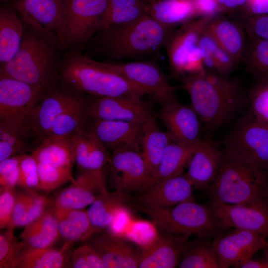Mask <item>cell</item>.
Returning <instances> with one entry per match:
<instances>
[{
    "label": "cell",
    "instance_id": "1",
    "mask_svg": "<svg viewBox=\"0 0 268 268\" xmlns=\"http://www.w3.org/2000/svg\"><path fill=\"white\" fill-rule=\"evenodd\" d=\"M180 81L179 88L188 93L191 107L210 130L223 125L248 102L237 80L216 72L204 70L189 73Z\"/></svg>",
    "mask_w": 268,
    "mask_h": 268
},
{
    "label": "cell",
    "instance_id": "2",
    "mask_svg": "<svg viewBox=\"0 0 268 268\" xmlns=\"http://www.w3.org/2000/svg\"><path fill=\"white\" fill-rule=\"evenodd\" d=\"M174 29L145 14L131 22L102 29L93 38L96 50L106 58L137 60L157 54Z\"/></svg>",
    "mask_w": 268,
    "mask_h": 268
},
{
    "label": "cell",
    "instance_id": "3",
    "mask_svg": "<svg viewBox=\"0 0 268 268\" xmlns=\"http://www.w3.org/2000/svg\"><path fill=\"white\" fill-rule=\"evenodd\" d=\"M214 182L206 192L209 201L229 204L268 203V171L225 149Z\"/></svg>",
    "mask_w": 268,
    "mask_h": 268
},
{
    "label": "cell",
    "instance_id": "4",
    "mask_svg": "<svg viewBox=\"0 0 268 268\" xmlns=\"http://www.w3.org/2000/svg\"><path fill=\"white\" fill-rule=\"evenodd\" d=\"M60 76L78 92L99 97L134 95L142 97L146 92L125 78L78 53L67 55L62 61Z\"/></svg>",
    "mask_w": 268,
    "mask_h": 268
},
{
    "label": "cell",
    "instance_id": "5",
    "mask_svg": "<svg viewBox=\"0 0 268 268\" xmlns=\"http://www.w3.org/2000/svg\"><path fill=\"white\" fill-rule=\"evenodd\" d=\"M135 210L146 215L157 227L176 235H195L213 239L228 227L215 213L209 202L186 201L165 208H153L129 202Z\"/></svg>",
    "mask_w": 268,
    "mask_h": 268
},
{
    "label": "cell",
    "instance_id": "6",
    "mask_svg": "<svg viewBox=\"0 0 268 268\" xmlns=\"http://www.w3.org/2000/svg\"><path fill=\"white\" fill-rule=\"evenodd\" d=\"M56 60L54 46L46 38L24 34L16 53L1 66L0 75L47 89L53 80Z\"/></svg>",
    "mask_w": 268,
    "mask_h": 268
},
{
    "label": "cell",
    "instance_id": "7",
    "mask_svg": "<svg viewBox=\"0 0 268 268\" xmlns=\"http://www.w3.org/2000/svg\"><path fill=\"white\" fill-rule=\"evenodd\" d=\"M108 0H62L56 32L61 49L81 47L101 29Z\"/></svg>",
    "mask_w": 268,
    "mask_h": 268
},
{
    "label": "cell",
    "instance_id": "8",
    "mask_svg": "<svg viewBox=\"0 0 268 268\" xmlns=\"http://www.w3.org/2000/svg\"><path fill=\"white\" fill-rule=\"evenodd\" d=\"M46 89L0 75V125L23 136L32 130L35 108Z\"/></svg>",
    "mask_w": 268,
    "mask_h": 268
},
{
    "label": "cell",
    "instance_id": "9",
    "mask_svg": "<svg viewBox=\"0 0 268 268\" xmlns=\"http://www.w3.org/2000/svg\"><path fill=\"white\" fill-rule=\"evenodd\" d=\"M214 16H203L174 29L164 46L171 74L181 78L189 73L205 70L199 45L201 35Z\"/></svg>",
    "mask_w": 268,
    "mask_h": 268
},
{
    "label": "cell",
    "instance_id": "10",
    "mask_svg": "<svg viewBox=\"0 0 268 268\" xmlns=\"http://www.w3.org/2000/svg\"><path fill=\"white\" fill-rule=\"evenodd\" d=\"M99 63L145 90L161 106L177 100V87L169 83L160 66L153 60Z\"/></svg>",
    "mask_w": 268,
    "mask_h": 268
},
{
    "label": "cell",
    "instance_id": "11",
    "mask_svg": "<svg viewBox=\"0 0 268 268\" xmlns=\"http://www.w3.org/2000/svg\"><path fill=\"white\" fill-rule=\"evenodd\" d=\"M225 149L268 171V125L250 113L226 136Z\"/></svg>",
    "mask_w": 268,
    "mask_h": 268
},
{
    "label": "cell",
    "instance_id": "12",
    "mask_svg": "<svg viewBox=\"0 0 268 268\" xmlns=\"http://www.w3.org/2000/svg\"><path fill=\"white\" fill-rule=\"evenodd\" d=\"M112 151L109 180L115 191L130 196L150 186L152 177L140 152L123 148Z\"/></svg>",
    "mask_w": 268,
    "mask_h": 268
},
{
    "label": "cell",
    "instance_id": "13",
    "mask_svg": "<svg viewBox=\"0 0 268 268\" xmlns=\"http://www.w3.org/2000/svg\"><path fill=\"white\" fill-rule=\"evenodd\" d=\"M222 268H238L242 263L268 246L264 236L251 231L234 228L216 235L212 241Z\"/></svg>",
    "mask_w": 268,
    "mask_h": 268
},
{
    "label": "cell",
    "instance_id": "14",
    "mask_svg": "<svg viewBox=\"0 0 268 268\" xmlns=\"http://www.w3.org/2000/svg\"><path fill=\"white\" fill-rule=\"evenodd\" d=\"M134 95L101 97L88 106L91 119L145 124L153 115L151 105Z\"/></svg>",
    "mask_w": 268,
    "mask_h": 268
},
{
    "label": "cell",
    "instance_id": "15",
    "mask_svg": "<svg viewBox=\"0 0 268 268\" xmlns=\"http://www.w3.org/2000/svg\"><path fill=\"white\" fill-rule=\"evenodd\" d=\"M194 188L183 171L130 197L131 202L153 208H165L194 201Z\"/></svg>",
    "mask_w": 268,
    "mask_h": 268
},
{
    "label": "cell",
    "instance_id": "16",
    "mask_svg": "<svg viewBox=\"0 0 268 268\" xmlns=\"http://www.w3.org/2000/svg\"><path fill=\"white\" fill-rule=\"evenodd\" d=\"M159 117L171 141L196 145L201 139V122L191 105H183L177 100L172 101L162 106Z\"/></svg>",
    "mask_w": 268,
    "mask_h": 268
},
{
    "label": "cell",
    "instance_id": "17",
    "mask_svg": "<svg viewBox=\"0 0 268 268\" xmlns=\"http://www.w3.org/2000/svg\"><path fill=\"white\" fill-rule=\"evenodd\" d=\"M107 190L105 182L88 170H81L72 184L58 192L53 200L56 215L90 205L96 197Z\"/></svg>",
    "mask_w": 268,
    "mask_h": 268
},
{
    "label": "cell",
    "instance_id": "18",
    "mask_svg": "<svg viewBox=\"0 0 268 268\" xmlns=\"http://www.w3.org/2000/svg\"><path fill=\"white\" fill-rule=\"evenodd\" d=\"M224 152L213 142L201 139L188 164L186 176L194 189L206 192L215 179L221 167Z\"/></svg>",
    "mask_w": 268,
    "mask_h": 268
},
{
    "label": "cell",
    "instance_id": "19",
    "mask_svg": "<svg viewBox=\"0 0 268 268\" xmlns=\"http://www.w3.org/2000/svg\"><path fill=\"white\" fill-rule=\"evenodd\" d=\"M229 227L247 230L268 237V203L248 204L208 201Z\"/></svg>",
    "mask_w": 268,
    "mask_h": 268
},
{
    "label": "cell",
    "instance_id": "20",
    "mask_svg": "<svg viewBox=\"0 0 268 268\" xmlns=\"http://www.w3.org/2000/svg\"><path fill=\"white\" fill-rule=\"evenodd\" d=\"M190 237L159 229L158 237L151 245L145 248H138V268H178Z\"/></svg>",
    "mask_w": 268,
    "mask_h": 268
},
{
    "label": "cell",
    "instance_id": "21",
    "mask_svg": "<svg viewBox=\"0 0 268 268\" xmlns=\"http://www.w3.org/2000/svg\"><path fill=\"white\" fill-rule=\"evenodd\" d=\"M87 241L99 256L104 268H138V249L126 239L105 229L93 234Z\"/></svg>",
    "mask_w": 268,
    "mask_h": 268
},
{
    "label": "cell",
    "instance_id": "22",
    "mask_svg": "<svg viewBox=\"0 0 268 268\" xmlns=\"http://www.w3.org/2000/svg\"><path fill=\"white\" fill-rule=\"evenodd\" d=\"M90 130L108 149H128L140 152L144 124L92 119Z\"/></svg>",
    "mask_w": 268,
    "mask_h": 268
},
{
    "label": "cell",
    "instance_id": "23",
    "mask_svg": "<svg viewBox=\"0 0 268 268\" xmlns=\"http://www.w3.org/2000/svg\"><path fill=\"white\" fill-rule=\"evenodd\" d=\"M45 94L35 108L32 128L41 141L49 134L58 117L78 96L65 90L52 91Z\"/></svg>",
    "mask_w": 268,
    "mask_h": 268
},
{
    "label": "cell",
    "instance_id": "24",
    "mask_svg": "<svg viewBox=\"0 0 268 268\" xmlns=\"http://www.w3.org/2000/svg\"><path fill=\"white\" fill-rule=\"evenodd\" d=\"M15 7L25 23L46 34L56 29L62 0H19Z\"/></svg>",
    "mask_w": 268,
    "mask_h": 268
},
{
    "label": "cell",
    "instance_id": "25",
    "mask_svg": "<svg viewBox=\"0 0 268 268\" xmlns=\"http://www.w3.org/2000/svg\"><path fill=\"white\" fill-rule=\"evenodd\" d=\"M145 11L157 22L171 28L200 17L194 0H145Z\"/></svg>",
    "mask_w": 268,
    "mask_h": 268
},
{
    "label": "cell",
    "instance_id": "26",
    "mask_svg": "<svg viewBox=\"0 0 268 268\" xmlns=\"http://www.w3.org/2000/svg\"><path fill=\"white\" fill-rule=\"evenodd\" d=\"M206 31L239 65L246 41V32L241 21L220 14L212 17Z\"/></svg>",
    "mask_w": 268,
    "mask_h": 268
},
{
    "label": "cell",
    "instance_id": "27",
    "mask_svg": "<svg viewBox=\"0 0 268 268\" xmlns=\"http://www.w3.org/2000/svg\"><path fill=\"white\" fill-rule=\"evenodd\" d=\"M60 236L53 205L41 216L24 227L20 238L26 248L51 247Z\"/></svg>",
    "mask_w": 268,
    "mask_h": 268
},
{
    "label": "cell",
    "instance_id": "28",
    "mask_svg": "<svg viewBox=\"0 0 268 268\" xmlns=\"http://www.w3.org/2000/svg\"><path fill=\"white\" fill-rule=\"evenodd\" d=\"M72 135L46 137L32 154L39 162L55 167H72L75 163Z\"/></svg>",
    "mask_w": 268,
    "mask_h": 268
},
{
    "label": "cell",
    "instance_id": "29",
    "mask_svg": "<svg viewBox=\"0 0 268 268\" xmlns=\"http://www.w3.org/2000/svg\"><path fill=\"white\" fill-rule=\"evenodd\" d=\"M130 201L129 195L117 191L99 194L87 210L93 234L106 229L118 210Z\"/></svg>",
    "mask_w": 268,
    "mask_h": 268
},
{
    "label": "cell",
    "instance_id": "30",
    "mask_svg": "<svg viewBox=\"0 0 268 268\" xmlns=\"http://www.w3.org/2000/svg\"><path fill=\"white\" fill-rule=\"evenodd\" d=\"M23 36V27L20 19L9 6L0 10V63L3 65L16 53Z\"/></svg>",
    "mask_w": 268,
    "mask_h": 268
},
{
    "label": "cell",
    "instance_id": "31",
    "mask_svg": "<svg viewBox=\"0 0 268 268\" xmlns=\"http://www.w3.org/2000/svg\"><path fill=\"white\" fill-rule=\"evenodd\" d=\"M170 141L167 133L160 129L153 116L144 124L140 152L147 165L152 180Z\"/></svg>",
    "mask_w": 268,
    "mask_h": 268
},
{
    "label": "cell",
    "instance_id": "32",
    "mask_svg": "<svg viewBox=\"0 0 268 268\" xmlns=\"http://www.w3.org/2000/svg\"><path fill=\"white\" fill-rule=\"evenodd\" d=\"M56 216L60 236L65 241L64 250L66 251L75 242L87 241L93 234L87 210H72Z\"/></svg>",
    "mask_w": 268,
    "mask_h": 268
},
{
    "label": "cell",
    "instance_id": "33",
    "mask_svg": "<svg viewBox=\"0 0 268 268\" xmlns=\"http://www.w3.org/2000/svg\"><path fill=\"white\" fill-rule=\"evenodd\" d=\"M178 268H222V265L212 241L197 237L187 241Z\"/></svg>",
    "mask_w": 268,
    "mask_h": 268
},
{
    "label": "cell",
    "instance_id": "34",
    "mask_svg": "<svg viewBox=\"0 0 268 268\" xmlns=\"http://www.w3.org/2000/svg\"><path fill=\"white\" fill-rule=\"evenodd\" d=\"M199 45L205 70L229 76L238 66L232 57L207 32L206 28L201 36Z\"/></svg>",
    "mask_w": 268,
    "mask_h": 268
},
{
    "label": "cell",
    "instance_id": "35",
    "mask_svg": "<svg viewBox=\"0 0 268 268\" xmlns=\"http://www.w3.org/2000/svg\"><path fill=\"white\" fill-rule=\"evenodd\" d=\"M197 144L186 145L171 141L164 152L150 186L183 172Z\"/></svg>",
    "mask_w": 268,
    "mask_h": 268
},
{
    "label": "cell",
    "instance_id": "36",
    "mask_svg": "<svg viewBox=\"0 0 268 268\" xmlns=\"http://www.w3.org/2000/svg\"><path fill=\"white\" fill-rule=\"evenodd\" d=\"M88 105L80 95L58 117L47 137L72 135L84 130Z\"/></svg>",
    "mask_w": 268,
    "mask_h": 268
},
{
    "label": "cell",
    "instance_id": "37",
    "mask_svg": "<svg viewBox=\"0 0 268 268\" xmlns=\"http://www.w3.org/2000/svg\"><path fill=\"white\" fill-rule=\"evenodd\" d=\"M247 36L241 62L257 81H268V40Z\"/></svg>",
    "mask_w": 268,
    "mask_h": 268
},
{
    "label": "cell",
    "instance_id": "38",
    "mask_svg": "<svg viewBox=\"0 0 268 268\" xmlns=\"http://www.w3.org/2000/svg\"><path fill=\"white\" fill-rule=\"evenodd\" d=\"M65 250L52 247L22 249L14 268H61L66 266Z\"/></svg>",
    "mask_w": 268,
    "mask_h": 268
},
{
    "label": "cell",
    "instance_id": "39",
    "mask_svg": "<svg viewBox=\"0 0 268 268\" xmlns=\"http://www.w3.org/2000/svg\"><path fill=\"white\" fill-rule=\"evenodd\" d=\"M145 14V0H108L101 29L131 22Z\"/></svg>",
    "mask_w": 268,
    "mask_h": 268
},
{
    "label": "cell",
    "instance_id": "40",
    "mask_svg": "<svg viewBox=\"0 0 268 268\" xmlns=\"http://www.w3.org/2000/svg\"><path fill=\"white\" fill-rule=\"evenodd\" d=\"M38 162V161H37ZM39 190L49 192L73 180L72 167H55L38 162Z\"/></svg>",
    "mask_w": 268,
    "mask_h": 268
},
{
    "label": "cell",
    "instance_id": "41",
    "mask_svg": "<svg viewBox=\"0 0 268 268\" xmlns=\"http://www.w3.org/2000/svg\"><path fill=\"white\" fill-rule=\"evenodd\" d=\"M159 229L151 220L134 219L129 227L125 238L139 248L151 245L158 237Z\"/></svg>",
    "mask_w": 268,
    "mask_h": 268
},
{
    "label": "cell",
    "instance_id": "42",
    "mask_svg": "<svg viewBox=\"0 0 268 268\" xmlns=\"http://www.w3.org/2000/svg\"><path fill=\"white\" fill-rule=\"evenodd\" d=\"M13 228H7L0 234V268H14L24 248L16 237Z\"/></svg>",
    "mask_w": 268,
    "mask_h": 268
},
{
    "label": "cell",
    "instance_id": "43",
    "mask_svg": "<svg viewBox=\"0 0 268 268\" xmlns=\"http://www.w3.org/2000/svg\"><path fill=\"white\" fill-rule=\"evenodd\" d=\"M247 95L251 113L268 125V81H257Z\"/></svg>",
    "mask_w": 268,
    "mask_h": 268
},
{
    "label": "cell",
    "instance_id": "44",
    "mask_svg": "<svg viewBox=\"0 0 268 268\" xmlns=\"http://www.w3.org/2000/svg\"><path fill=\"white\" fill-rule=\"evenodd\" d=\"M19 169L18 185L28 191L39 190L38 162L32 154L22 155Z\"/></svg>",
    "mask_w": 268,
    "mask_h": 268
},
{
    "label": "cell",
    "instance_id": "45",
    "mask_svg": "<svg viewBox=\"0 0 268 268\" xmlns=\"http://www.w3.org/2000/svg\"><path fill=\"white\" fill-rule=\"evenodd\" d=\"M91 140V148L86 170L94 173L101 180L105 181L104 170L109 163L110 156L107 148L98 138L94 133L89 130Z\"/></svg>",
    "mask_w": 268,
    "mask_h": 268
},
{
    "label": "cell",
    "instance_id": "46",
    "mask_svg": "<svg viewBox=\"0 0 268 268\" xmlns=\"http://www.w3.org/2000/svg\"><path fill=\"white\" fill-rule=\"evenodd\" d=\"M70 268H104L103 262L97 252L88 244L75 249L71 258Z\"/></svg>",
    "mask_w": 268,
    "mask_h": 268
},
{
    "label": "cell",
    "instance_id": "47",
    "mask_svg": "<svg viewBox=\"0 0 268 268\" xmlns=\"http://www.w3.org/2000/svg\"><path fill=\"white\" fill-rule=\"evenodd\" d=\"M75 163L81 170H86L91 148L90 131L80 130L73 135Z\"/></svg>",
    "mask_w": 268,
    "mask_h": 268
},
{
    "label": "cell",
    "instance_id": "48",
    "mask_svg": "<svg viewBox=\"0 0 268 268\" xmlns=\"http://www.w3.org/2000/svg\"><path fill=\"white\" fill-rule=\"evenodd\" d=\"M15 188L5 187L0 189V228H12V215L15 202Z\"/></svg>",
    "mask_w": 268,
    "mask_h": 268
},
{
    "label": "cell",
    "instance_id": "49",
    "mask_svg": "<svg viewBox=\"0 0 268 268\" xmlns=\"http://www.w3.org/2000/svg\"><path fill=\"white\" fill-rule=\"evenodd\" d=\"M239 20L247 35L268 40V14L240 15Z\"/></svg>",
    "mask_w": 268,
    "mask_h": 268
},
{
    "label": "cell",
    "instance_id": "50",
    "mask_svg": "<svg viewBox=\"0 0 268 268\" xmlns=\"http://www.w3.org/2000/svg\"><path fill=\"white\" fill-rule=\"evenodd\" d=\"M128 204L123 205L118 210L112 222L106 229L115 236L125 238L130 224L134 219Z\"/></svg>",
    "mask_w": 268,
    "mask_h": 268
},
{
    "label": "cell",
    "instance_id": "51",
    "mask_svg": "<svg viewBox=\"0 0 268 268\" xmlns=\"http://www.w3.org/2000/svg\"><path fill=\"white\" fill-rule=\"evenodd\" d=\"M53 205V200L33 192L32 199L28 208L23 227H25L37 219Z\"/></svg>",
    "mask_w": 268,
    "mask_h": 268
},
{
    "label": "cell",
    "instance_id": "52",
    "mask_svg": "<svg viewBox=\"0 0 268 268\" xmlns=\"http://www.w3.org/2000/svg\"><path fill=\"white\" fill-rule=\"evenodd\" d=\"M34 191L16 193L12 215V228L23 227V222Z\"/></svg>",
    "mask_w": 268,
    "mask_h": 268
},
{
    "label": "cell",
    "instance_id": "53",
    "mask_svg": "<svg viewBox=\"0 0 268 268\" xmlns=\"http://www.w3.org/2000/svg\"><path fill=\"white\" fill-rule=\"evenodd\" d=\"M22 135L3 126L0 125V140L5 141L16 148L20 154L28 149Z\"/></svg>",
    "mask_w": 268,
    "mask_h": 268
},
{
    "label": "cell",
    "instance_id": "54",
    "mask_svg": "<svg viewBox=\"0 0 268 268\" xmlns=\"http://www.w3.org/2000/svg\"><path fill=\"white\" fill-rule=\"evenodd\" d=\"M200 17L215 16L224 14L223 10L216 0H194Z\"/></svg>",
    "mask_w": 268,
    "mask_h": 268
},
{
    "label": "cell",
    "instance_id": "55",
    "mask_svg": "<svg viewBox=\"0 0 268 268\" xmlns=\"http://www.w3.org/2000/svg\"><path fill=\"white\" fill-rule=\"evenodd\" d=\"M241 16L268 14V0H255L240 12Z\"/></svg>",
    "mask_w": 268,
    "mask_h": 268
},
{
    "label": "cell",
    "instance_id": "56",
    "mask_svg": "<svg viewBox=\"0 0 268 268\" xmlns=\"http://www.w3.org/2000/svg\"><path fill=\"white\" fill-rule=\"evenodd\" d=\"M22 155H15L0 161V178L10 174L19 168Z\"/></svg>",
    "mask_w": 268,
    "mask_h": 268
},
{
    "label": "cell",
    "instance_id": "57",
    "mask_svg": "<svg viewBox=\"0 0 268 268\" xmlns=\"http://www.w3.org/2000/svg\"><path fill=\"white\" fill-rule=\"evenodd\" d=\"M223 13L241 11L248 4L249 0H216Z\"/></svg>",
    "mask_w": 268,
    "mask_h": 268
},
{
    "label": "cell",
    "instance_id": "58",
    "mask_svg": "<svg viewBox=\"0 0 268 268\" xmlns=\"http://www.w3.org/2000/svg\"><path fill=\"white\" fill-rule=\"evenodd\" d=\"M264 257L262 259L246 261L239 265L238 268H268V246L263 250Z\"/></svg>",
    "mask_w": 268,
    "mask_h": 268
},
{
    "label": "cell",
    "instance_id": "59",
    "mask_svg": "<svg viewBox=\"0 0 268 268\" xmlns=\"http://www.w3.org/2000/svg\"><path fill=\"white\" fill-rule=\"evenodd\" d=\"M17 154H20L16 148L5 141L0 140V161Z\"/></svg>",
    "mask_w": 268,
    "mask_h": 268
},
{
    "label": "cell",
    "instance_id": "60",
    "mask_svg": "<svg viewBox=\"0 0 268 268\" xmlns=\"http://www.w3.org/2000/svg\"><path fill=\"white\" fill-rule=\"evenodd\" d=\"M254 0H249V3L252 2V1H254ZM247 5H248V4H247Z\"/></svg>",
    "mask_w": 268,
    "mask_h": 268
},
{
    "label": "cell",
    "instance_id": "61",
    "mask_svg": "<svg viewBox=\"0 0 268 268\" xmlns=\"http://www.w3.org/2000/svg\"></svg>",
    "mask_w": 268,
    "mask_h": 268
}]
</instances>
